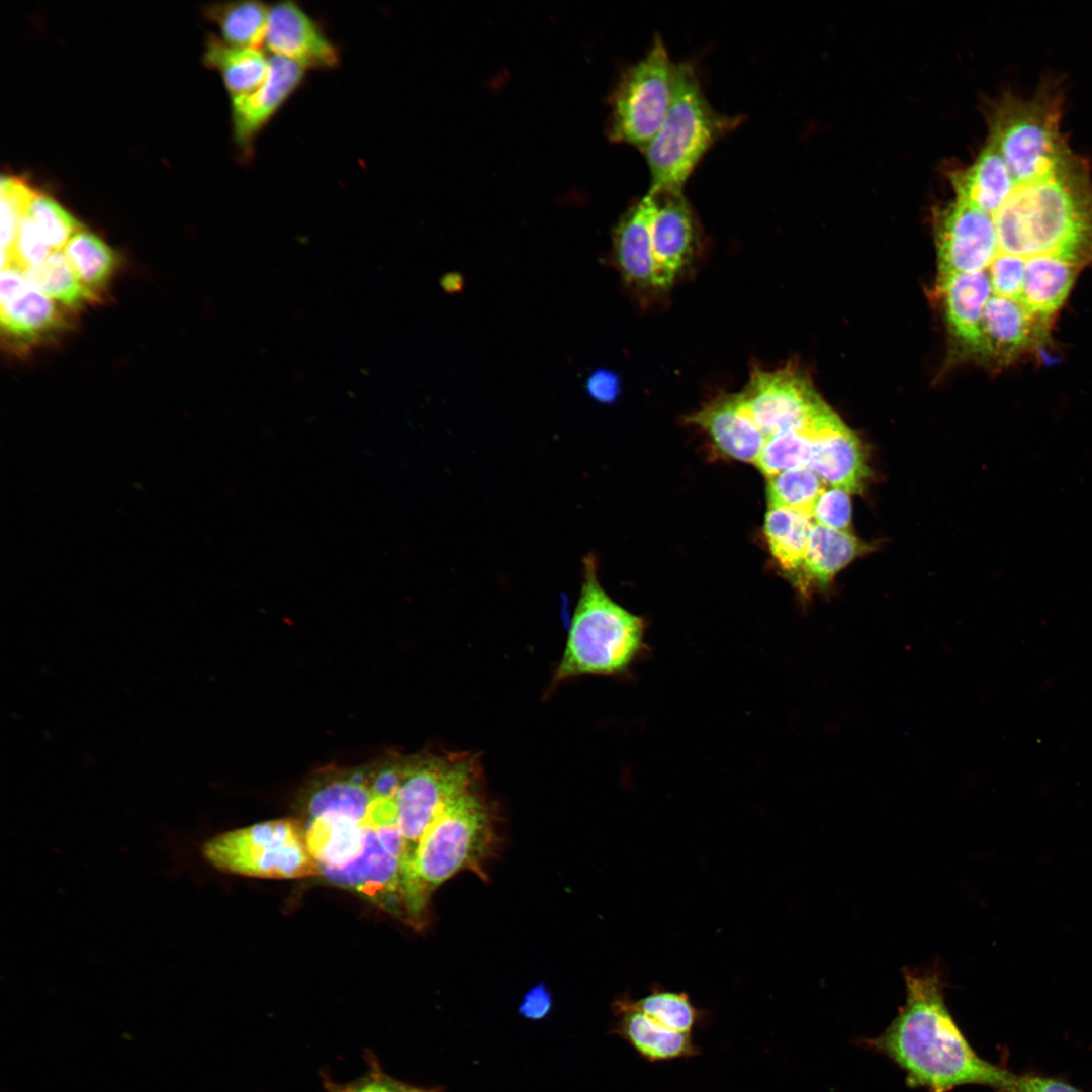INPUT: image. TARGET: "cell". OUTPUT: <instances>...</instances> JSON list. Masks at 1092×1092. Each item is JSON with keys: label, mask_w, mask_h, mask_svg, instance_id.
<instances>
[{"label": "cell", "mask_w": 1092, "mask_h": 1092, "mask_svg": "<svg viewBox=\"0 0 1092 1092\" xmlns=\"http://www.w3.org/2000/svg\"><path fill=\"white\" fill-rule=\"evenodd\" d=\"M200 852L208 864L226 874L264 879L321 875L307 846L305 828L293 818L218 833L201 844Z\"/></svg>", "instance_id": "5b68a950"}, {"label": "cell", "mask_w": 1092, "mask_h": 1092, "mask_svg": "<svg viewBox=\"0 0 1092 1092\" xmlns=\"http://www.w3.org/2000/svg\"><path fill=\"white\" fill-rule=\"evenodd\" d=\"M67 259L83 285L101 299L118 267L116 253L98 236L84 229L65 247Z\"/></svg>", "instance_id": "d4e9b609"}, {"label": "cell", "mask_w": 1092, "mask_h": 1092, "mask_svg": "<svg viewBox=\"0 0 1092 1092\" xmlns=\"http://www.w3.org/2000/svg\"><path fill=\"white\" fill-rule=\"evenodd\" d=\"M367 1066L365 1073L358 1078L340 1083L326 1072L321 1073L322 1084L326 1092H418L420 1087L401 1082L387 1074L372 1051L364 1053Z\"/></svg>", "instance_id": "4dcf8cb0"}, {"label": "cell", "mask_w": 1092, "mask_h": 1092, "mask_svg": "<svg viewBox=\"0 0 1092 1092\" xmlns=\"http://www.w3.org/2000/svg\"><path fill=\"white\" fill-rule=\"evenodd\" d=\"M936 242L939 275L985 272L998 257L991 215L956 198L938 211Z\"/></svg>", "instance_id": "30bf717a"}, {"label": "cell", "mask_w": 1092, "mask_h": 1092, "mask_svg": "<svg viewBox=\"0 0 1092 1092\" xmlns=\"http://www.w3.org/2000/svg\"><path fill=\"white\" fill-rule=\"evenodd\" d=\"M24 274L32 285L71 312L100 300L83 285L65 253L60 251L52 252Z\"/></svg>", "instance_id": "cb8c5ba5"}, {"label": "cell", "mask_w": 1092, "mask_h": 1092, "mask_svg": "<svg viewBox=\"0 0 1092 1092\" xmlns=\"http://www.w3.org/2000/svg\"><path fill=\"white\" fill-rule=\"evenodd\" d=\"M675 63L656 35L646 53L627 67L610 98L608 135L615 142L648 145L660 127L673 96Z\"/></svg>", "instance_id": "8992f818"}, {"label": "cell", "mask_w": 1092, "mask_h": 1092, "mask_svg": "<svg viewBox=\"0 0 1092 1092\" xmlns=\"http://www.w3.org/2000/svg\"><path fill=\"white\" fill-rule=\"evenodd\" d=\"M653 212L654 197L647 192L623 213L613 234L615 265L627 285L641 290L655 289Z\"/></svg>", "instance_id": "9a60e30c"}, {"label": "cell", "mask_w": 1092, "mask_h": 1092, "mask_svg": "<svg viewBox=\"0 0 1092 1092\" xmlns=\"http://www.w3.org/2000/svg\"><path fill=\"white\" fill-rule=\"evenodd\" d=\"M614 1011L618 1017L616 1032L647 1060H673L697 1053L692 1034L665 1027L632 1008L625 997L615 1001Z\"/></svg>", "instance_id": "ac0fdd59"}, {"label": "cell", "mask_w": 1092, "mask_h": 1092, "mask_svg": "<svg viewBox=\"0 0 1092 1092\" xmlns=\"http://www.w3.org/2000/svg\"><path fill=\"white\" fill-rule=\"evenodd\" d=\"M50 251L51 247L32 219L25 213L18 226L8 266H15L25 272L43 262L51 254Z\"/></svg>", "instance_id": "1f68e13d"}, {"label": "cell", "mask_w": 1092, "mask_h": 1092, "mask_svg": "<svg viewBox=\"0 0 1092 1092\" xmlns=\"http://www.w3.org/2000/svg\"><path fill=\"white\" fill-rule=\"evenodd\" d=\"M269 9L260 1H232L211 4L204 14L228 44L260 50L266 39Z\"/></svg>", "instance_id": "603a6c76"}, {"label": "cell", "mask_w": 1092, "mask_h": 1092, "mask_svg": "<svg viewBox=\"0 0 1092 1092\" xmlns=\"http://www.w3.org/2000/svg\"><path fill=\"white\" fill-rule=\"evenodd\" d=\"M418 1092H439L437 1088H423L420 1087Z\"/></svg>", "instance_id": "74e56055"}, {"label": "cell", "mask_w": 1092, "mask_h": 1092, "mask_svg": "<svg viewBox=\"0 0 1092 1092\" xmlns=\"http://www.w3.org/2000/svg\"><path fill=\"white\" fill-rule=\"evenodd\" d=\"M367 831L362 854L342 869H320L330 883L353 890L379 907L405 916L404 866L406 843L396 821L373 823Z\"/></svg>", "instance_id": "ba28073f"}, {"label": "cell", "mask_w": 1092, "mask_h": 1092, "mask_svg": "<svg viewBox=\"0 0 1092 1092\" xmlns=\"http://www.w3.org/2000/svg\"><path fill=\"white\" fill-rule=\"evenodd\" d=\"M36 191L24 179L2 176L1 197V267L10 263V255L22 216Z\"/></svg>", "instance_id": "f1b7e54d"}, {"label": "cell", "mask_w": 1092, "mask_h": 1092, "mask_svg": "<svg viewBox=\"0 0 1092 1092\" xmlns=\"http://www.w3.org/2000/svg\"><path fill=\"white\" fill-rule=\"evenodd\" d=\"M634 1009L651 1017L667 1028L692 1034L699 1012L684 992L654 988L648 995L631 999L625 997Z\"/></svg>", "instance_id": "83f0119b"}, {"label": "cell", "mask_w": 1092, "mask_h": 1092, "mask_svg": "<svg viewBox=\"0 0 1092 1092\" xmlns=\"http://www.w3.org/2000/svg\"><path fill=\"white\" fill-rule=\"evenodd\" d=\"M481 784L453 801L428 827L404 866V909L421 924L431 894L463 870L480 872L493 845V814Z\"/></svg>", "instance_id": "7a4b0ae2"}, {"label": "cell", "mask_w": 1092, "mask_h": 1092, "mask_svg": "<svg viewBox=\"0 0 1092 1092\" xmlns=\"http://www.w3.org/2000/svg\"><path fill=\"white\" fill-rule=\"evenodd\" d=\"M203 62L219 73L231 98L259 88L270 68V58L261 50L234 47L214 35L206 40Z\"/></svg>", "instance_id": "44dd1931"}, {"label": "cell", "mask_w": 1092, "mask_h": 1092, "mask_svg": "<svg viewBox=\"0 0 1092 1092\" xmlns=\"http://www.w3.org/2000/svg\"><path fill=\"white\" fill-rule=\"evenodd\" d=\"M619 376L608 369L592 372L585 382V391L595 401L603 404L613 403L620 392Z\"/></svg>", "instance_id": "836d02e7"}, {"label": "cell", "mask_w": 1092, "mask_h": 1092, "mask_svg": "<svg viewBox=\"0 0 1092 1092\" xmlns=\"http://www.w3.org/2000/svg\"><path fill=\"white\" fill-rule=\"evenodd\" d=\"M463 279L458 273H448L442 279V286L447 292H456L462 289Z\"/></svg>", "instance_id": "8d00e7d4"}, {"label": "cell", "mask_w": 1092, "mask_h": 1092, "mask_svg": "<svg viewBox=\"0 0 1092 1092\" xmlns=\"http://www.w3.org/2000/svg\"><path fill=\"white\" fill-rule=\"evenodd\" d=\"M739 122L713 108L693 65L676 63L671 103L642 150L650 176L648 192L681 191L705 154Z\"/></svg>", "instance_id": "277c9868"}, {"label": "cell", "mask_w": 1092, "mask_h": 1092, "mask_svg": "<svg viewBox=\"0 0 1092 1092\" xmlns=\"http://www.w3.org/2000/svg\"><path fill=\"white\" fill-rule=\"evenodd\" d=\"M70 312L32 285L17 267L2 269L1 333L13 352L24 354L56 339L70 327Z\"/></svg>", "instance_id": "9c48e42d"}, {"label": "cell", "mask_w": 1092, "mask_h": 1092, "mask_svg": "<svg viewBox=\"0 0 1092 1092\" xmlns=\"http://www.w3.org/2000/svg\"><path fill=\"white\" fill-rule=\"evenodd\" d=\"M940 290L950 334L967 353L986 360L981 324L992 296L988 275L975 272L940 276Z\"/></svg>", "instance_id": "2e32d148"}, {"label": "cell", "mask_w": 1092, "mask_h": 1092, "mask_svg": "<svg viewBox=\"0 0 1092 1092\" xmlns=\"http://www.w3.org/2000/svg\"><path fill=\"white\" fill-rule=\"evenodd\" d=\"M650 194L654 197L651 241L655 289L667 291L692 258L697 220L682 190Z\"/></svg>", "instance_id": "8fae6325"}, {"label": "cell", "mask_w": 1092, "mask_h": 1092, "mask_svg": "<svg viewBox=\"0 0 1092 1092\" xmlns=\"http://www.w3.org/2000/svg\"><path fill=\"white\" fill-rule=\"evenodd\" d=\"M849 494L841 488L825 486L814 505L812 519L818 525L848 531L851 522Z\"/></svg>", "instance_id": "d6a6232c"}, {"label": "cell", "mask_w": 1092, "mask_h": 1092, "mask_svg": "<svg viewBox=\"0 0 1092 1092\" xmlns=\"http://www.w3.org/2000/svg\"><path fill=\"white\" fill-rule=\"evenodd\" d=\"M826 485L808 467L768 477V508H787L812 517L814 505Z\"/></svg>", "instance_id": "484cf974"}, {"label": "cell", "mask_w": 1092, "mask_h": 1092, "mask_svg": "<svg viewBox=\"0 0 1092 1092\" xmlns=\"http://www.w3.org/2000/svg\"><path fill=\"white\" fill-rule=\"evenodd\" d=\"M815 434L817 433L791 431L767 438L755 465L766 477L808 467Z\"/></svg>", "instance_id": "4316f807"}, {"label": "cell", "mask_w": 1092, "mask_h": 1092, "mask_svg": "<svg viewBox=\"0 0 1092 1092\" xmlns=\"http://www.w3.org/2000/svg\"><path fill=\"white\" fill-rule=\"evenodd\" d=\"M732 459L756 464L766 437L745 408L739 393L722 395L689 417Z\"/></svg>", "instance_id": "5bb4252c"}, {"label": "cell", "mask_w": 1092, "mask_h": 1092, "mask_svg": "<svg viewBox=\"0 0 1092 1092\" xmlns=\"http://www.w3.org/2000/svg\"><path fill=\"white\" fill-rule=\"evenodd\" d=\"M739 395L766 439L791 431L817 433L838 417L791 367L754 369Z\"/></svg>", "instance_id": "52a82bcc"}, {"label": "cell", "mask_w": 1092, "mask_h": 1092, "mask_svg": "<svg viewBox=\"0 0 1092 1092\" xmlns=\"http://www.w3.org/2000/svg\"><path fill=\"white\" fill-rule=\"evenodd\" d=\"M864 550L866 545L848 531L813 523L804 558L801 593L807 595L811 584L828 585L837 572Z\"/></svg>", "instance_id": "d6986e66"}, {"label": "cell", "mask_w": 1092, "mask_h": 1092, "mask_svg": "<svg viewBox=\"0 0 1092 1092\" xmlns=\"http://www.w3.org/2000/svg\"><path fill=\"white\" fill-rule=\"evenodd\" d=\"M272 56L290 60L306 70H330L340 64V51L322 27L298 4L278 2L270 7L265 39Z\"/></svg>", "instance_id": "4fadbf2b"}, {"label": "cell", "mask_w": 1092, "mask_h": 1092, "mask_svg": "<svg viewBox=\"0 0 1092 1092\" xmlns=\"http://www.w3.org/2000/svg\"><path fill=\"white\" fill-rule=\"evenodd\" d=\"M27 215L55 251L65 248L72 237L81 231V223L52 197L37 192L32 197Z\"/></svg>", "instance_id": "f546056e"}, {"label": "cell", "mask_w": 1092, "mask_h": 1092, "mask_svg": "<svg viewBox=\"0 0 1092 1092\" xmlns=\"http://www.w3.org/2000/svg\"><path fill=\"white\" fill-rule=\"evenodd\" d=\"M812 517L787 508H768L764 535L778 565L801 590L803 565Z\"/></svg>", "instance_id": "7402d4cb"}, {"label": "cell", "mask_w": 1092, "mask_h": 1092, "mask_svg": "<svg viewBox=\"0 0 1092 1092\" xmlns=\"http://www.w3.org/2000/svg\"><path fill=\"white\" fill-rule=\"evenodd\" d=\"M646 623L602 587L593 554L583 558V581L554 681L582 675H619L646 648Z\"/></svg>", "instance_id": "3957f363"}, {"label": "cell", "mask_w": 1092, "mask_h": 1092, "mask_svg": "<svg viewBox=\"0 0 1092 1092\" xmlns=\"http://www.w3.org/2000/svg\"><path fill=\"white\" fill-rule=\"evenodd\" d=\"M305 70L278 56L270 57L263 84L247 95L231 98L234 140L244 157H250L256 139L301 86Z\"/></svg>", "instance_id": "7c38bea8"}, {"label": "cell", "mask_w": 1092, "mask_h": 1092, "mask_svg": "<svg viewBox=\"0 0 1092 1092\" xmlns=\"http://www.w3.org/2000/svg\"><path fill=\"white\" fill-rule=\"evenodd\" d=\"M808 468L826 486L848 493L861 491L869 474L862 446L840 418L815 434Z\"/></svg>", "instance_id": "e0dca14e"}, {"label": "cell", "mask_w": 1092, "mask_h": 1092, "mask_svg": "<svg viewBox=\"0 0 1092 1092\" xmlns=\"http://www.w3.org/2000/svg\"><path fill=\"white\" fill-rule=\"evenodd\" d=\"M1008 1092H1084L1058 1078L1040 1075H1014Z\"/></svg>", "instance_id": "e575fe53"}, {"label": "cell", "mask_w": 1092, "mask_h": 1092, "mask_svg": "<svg viewBox=\"0 0 1092 1092\" xmlns=\"http://www.w3.org/2000/svg\"><path fill=\"white\" fill-rule=\"evenodd\" d=\"M905 1002L867 1044L900 1068L906 1084L928 1092L979 1085L1008 1092L1013 1073L981 1058L951 1015L937 968H905Z\"/></svg>", "instance_id": "6da1fadb"}, {"label": "cell", "mask_w": 1092, "mask_h": 1092, "mask_svg": "<svg viewBox=\"0 0 1092 1092\" xmlns=\"http://www.w3.org/2000/svg\"><path fill=\"white\" fill-rule=\"evenodd\" d=\"M366 831V820L323 815L310 819L305 837L320 869H342L362 854Z\"/></svg>", "instance_id": "ffe728a7"}, {"label": "cell", "mask_w": 1092, "mask_h": 1092, "mask_svg": "<svg viewBox=\"0 0 1092 1092\" xmlns=\"http://www.w3.org/2000/svg\"><path fill=\"white\" fill-rule=\"evenodd\" d=\"M552 1005L553 1000L549 989L543 983H539L525 994L519 1006V1012L527 1019L540 1020L550 1013Z\"/></svg>", "instance_id": "d590c367"}]
</instances>
